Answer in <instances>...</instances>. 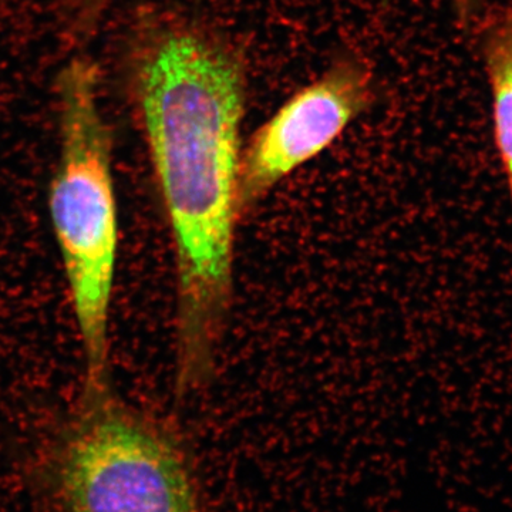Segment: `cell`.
I'll use <instances>...</instances> for the list:
<instances>
[{
	"label": "cell",
	"mask_w": 512,
	"mask_h": 512,
	"mask_svg": "<svg viewBox=\"0 0 512 512\" xmlns=\"http://www.w3.org/2000/svg\"><path fill=\"white\" fill-rule=\"evenodd\" d=\"M134 103L173 235L177 389L214 372L232 296L247 66L192 23L156 30L134 59Z\"/></svg>",
	"instance_id": "obj_1"
},
{
	"label": "cell",
	"mask_w": 512,
	"mask_h": 512,
	"mask_svg": "<svg viewBox=\"0 0 512 512\" xmlns=\"http://www.w3.org/2000/svg\"><path fill=\"white\" fill-rule=\"evenodd\" d=\"M60 150L49 214L83 356V392L110 389L109 323L119 215L113 134L101 114L99 69L76 56L57 76Z\"/></svg>",
	"instance_id": "obj_2"
},
{
	"label": "cell",
	"mask_w": 512,
	"mask_h": 512,
	"mask_svg": "<svg viewBox=\"0 0 512 512\" xmlns=\"http://www.w3.org/2000/svg\"><path fill=\"white\" fill-rule=\"evenodd\" d=\"M47 466L66 512H202L180 441L111 389L82 394Z\"/></svg>",
	"instance_id": "obj_3"
},
{
	"label": "cell",
	"mask_w": 512,
	"mask_h": 512,
	"mask_svg": "<svg viewBox=\"0 0 512 512\" xmlns=\"http://www.w3.org/2000/svg\"><path fill=\"white\" fill-rule=\"evenodd\" d=\"M373 100L365 60L343 57L293 94L242 148L239 212L245 217L276 185L338 140Z\"/></svg>",
	"instance_id": "obj_4"
},
{
	"label": "cell",
	"mask_w": 512,
	"mask_h": 512,
	"mask_svg": "<svg viewBox=\"0 0 512 512\" xmlns=\"http://www.w3.org/2000/svg\"><path fill=\"white\" fill-rule=\"evenodd\" d=\"M493 100L494 141L512 205V8L488 18L481 39Z\"/></svg>",
	"instance_id": "obj_5"
},
{
	"label": "cell",
	"mask_w": 512,
	"mask_h": 512,
	"mask_svg": "<svg viewBox=\"0 0 512 512\" xmlns=\"http://www.w3.org/2000/svg\"><path fill=\"white\" fill-rule=\"evenodd\" d=\"M113 0H66L64 25L70 39L82 42L94 35Z\"/></svg>",
	"instance_id": "obj_6"
},
{
	"label": "cell",
	"mask_w": 512,
	"mask_h": 512,
	"mask_svg": "<svg viewBox=\"0 0 512 512\" xmlns=\"http://www.w3.org/2000/svg\"><path fill=\"white\" fill-rule=\"evenodd\" d=\"M453 8L456 10V15L460 25L468 29L473 20L474 9H476V0H451Z\"/></svg>",
	"instance_id": "obj_7"
},
{
	"label": "cell",
	"mask_w": 512,
	"mask_h": 512,
	"mask_svg": "<svg viewBox=\"0 0 512 512\" xmlns=\"http://www.w3.org/2000/svg\"><path fill=\"white\" fill-rule=\"evenodd\" d=\"M0 2H2V0H0Z\"/></svg>",
	"instance_id": "obj_8"
}]
</instances>
